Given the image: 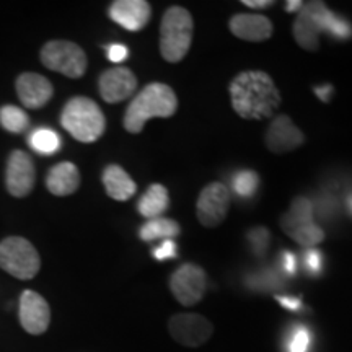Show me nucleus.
I'll use <instances>...</instances> for the list:
<instances>
[{
  "label": "nucleus",
  "mask_w": 352,
  "mask_h": 352,
  "mask_svg": "<svg viewBox=\"0 0 352 352\" xmlns=\"http://www.w3.org/2000/svg\"><path fill=\"white\" fill-rule=\"evenodd\" d=\"M230 100L243 120H266L279 108L280 94L270 74L245 70L230 83Z\"/></svg>",
  "instance_id": "1"
},
{
  "label": "nucleus",
  "mask_w": 352,
  "mask_h": 352,
  "mask_svg": "<svg viewBox=\"0 0 352 352\" xmlns=\"http://www.w3.org/2000/svg\"><path fill=\"white\" fill-rule=\"evenodd\" d=\"M321 32H329L333 36L344 39L352 34L351 25L344 19H340L323 2L303 3L294 21V38L298 46L305 51L318 50V36Z\"/></svg>",
  "instance_id": "2"
},
{
  "label": "nucleus",
  "mask_w": 352,
  "mask_h": 352,
  "mask_svg": "<svg viewBox=\"0 0 352 352\" xmlns=\"http://www.w3.org/2000/svg\"><path fill=\"white\" fill-rule=\"evenodd\" d=\"M178 109V98L173 88L166 83H148L131 101L124 114V127L131 134L142 132L152 118H170Z\"/></svg>",
  "instance_id": "3"
},
{
  "label": "nucleus",
  "mask_w": 352,
  "mask_h": 352,
  "mask_svg": "<svg viewBox=\"0 0 352 352\" xmlns=\"http://www.w3.org/2000/svg\"><path fill=\"white\" fill-rule=\"evenodd\" d=\"M60 124L74 139L83 144L96 142L107 129V120L101 108L87 96H74L65 103Z\"/></svg>",
  "instance_id": "4"
},
{
  "label": "nucleus",
  "mask_w": 352,
  "mask_h": 352,
  "mask_svg": "<svg viewBox=\"0 0 352 352\" xmlns=\"http://www.w3.org/2000/svg\"><path fill=\"white\" fill-rule=\"evenodd\" d=\"M195 33L192 15L184 7H170L160 25V54L166 63H182L189 52Z\"/></svg>",
  "instance_id": "5"
},
{
  "label": "nucleus",
  "mask_w": 352,
  "mask_h": 352,
  "mask_svg": "<svg viewBox=\"0 0 352 352\" xmlns=\"http://www.w3.org/2000/svg\"><path fill=\"white\" fill-rule=\"evenodd\" d=\"M280 228L303 248H314L324 240V232L314 220V204L307 197H296L280 217Z\"/></svg>",
  "instance_id": "6"
},
{
  "label": "nucleus",
  "mask_w": 352,
  "mask_h": 352,
  "mask_svg": "<svg viewBox=\"0 0 352 352\" xmlns=\"http://www.w3.org/2000/svg\"><path fill=\"white\" fill-rule=\"evenodd\" d=\"M0 267L16 279H33L41 267L36 248L21 236L0 241Z\"/></svg>",
  "instance_id": "7"
},
{
  "label": "nucleus",
  "mask_w": 352,
  "mask_h": 352,
  "mask_svg": "<svg viewBox=\"0 0 352 352\" xmlns=\"http://www.w3.org/2000/svg\"><path fill=\"white\" fill-rule=\"evenodd\" d=\"M41 63L47 69L69 78H80L87 70V54L78 44L70 41H50L41 50Z\"/></svg>",
  "instance_id": "8"
},
{
  "label": "nucleus",
  "mask_w": 352,
  "mask_h": 352,
  "mask_svg": "<svg viewBox=\"0 0 352 352\" xmlns=\"http://www.w3.org/2000/svg\"><path fill=\"white\" fill-rule=\"evenodd\" d=\"M208 289V276L197 264H183L170 277V290L182 305L191 307L202 300Z\"/></svg>",
  "instance_id": "9"
},
{
  "label": "nucleus",
  "mask_w": 352,
  "mask_h": 352,
  "mask_svg": "<svg viewBox=\"0 0 352 352\" xmlns=\"http://www.w3.org/2000/svg\"><path fill=\"white\" fill-rule=\"evenodd\" d=\"M230 209V191L223 183H210L201 191L196 202V214L201 226L214 228L223 222Z\"/></svg>",
  "instance_id": "10"
},
{
  "label": "nucleus",
  "mask_w": 352,
  "mask_h": 352,
  "mask_svg": "<svg viewBox=\"0 0 352 352\" xmlns=\"http://www.w3.org/2000/svg\"><path fill=\"white\" fill-rule=\"evenodd\" d=\"M170 336L186 347H197L210 340L214 333L212 323L197 314H178L168 321Z\"/></svg>",
  "instance_id": "11"
},
{
  "label": "nucleus",
  "mask_w": 352,
  "mask_h": 352,
  "mask_svg": "<svg viewBox=\"0 0 352 352\" xmlns=\"http://www.w3.org/2000/svg\"><path fill=\"white\" fill-rule=\"evenodd\" d=\"M36 182V171L28 153L13 151L7 162L6 183L12 196L25 197L33 191Z\"/></svg>",
  "instance_id": "12"
},
{
  "label": "nucleus",
  "mask_w": 352,
  "mask_h": 352,
  "mask_svg": "<svg viewBox=\"0 0 352 352\" xmlns=\"http://www.w3.org/2000/svg\"><path fill=\"white\" fill-rule=\"evenodd\" d=\"M100 95L107 103H120L134 95L138 78L127 67H113L104 70L98 80Z\"/></svg>",
  "instance_id": "13"
},
{
  "label": "nucleus",
  "mask_w": 352,
  "mask_h": 352,
  "mask_svg": "<svg viewBox=\"0 0 352 352\" xmlns=\"http://www.w3.org/2000/svg\"><path fill=\"white\" fill-rule=\"evenodd\" d=\"M264 140H266L267 151L272 153H287L300 147L305 142V135L289 116L280 114L267 127Z\"/></svg>",
  "instance_id": "14"
},
{
  "label": "nucleus",
  "mask_w": 352,
  "mask_h": 352,
  "mask_svg": "<svg viewBox=\"0 0 352 352\" xmlns=\"http://www.w3.org/2000/svg\"><path fill=\"white\" fill-rule=\"evenodd\" d=\"M51 310L47 302L33 292V290H25L20 297V323L26 333L30 334H43L50 327Z\"/></svg>",
  "instance_id": "15"
},
{
  "label": "nucleus",
  "mask_w": 352,
  "mask_h": 352,
  "mask_svg": "<svg viewBox=\"0 0 352 352\" xmlns=\"http://www.w3.org/2000/svg\"><path fill=\"white\" fill-rule=\"evenodd\" d=\"M109 16L129 32H140L151 21L152 7L145 0H116L109 7Z\"/></svg>",
  "instance_id": "16"
},
{
  "label": "nucleus",
  "mask_w": 352,
  "mask_h": 352,
  "mask_svg": "<svg viewBox=\"0 0 352 352\" xmlns=\"http://www.w3.org/2000/svg\"><path fill=\"white\" fill-rule=\"evenodd\" d=\"M16 94L25 108L38 109L43 108L52 98L54 88L46 77L39 74L25 72L16 78Z\"/></svg>",
  "instance_id": "17"
},
{
  "label": "nucleus",
  "mask_w": 352,
  "mask_h": 352,
  "mask_svg": "<svg viewBox=\"0 0 352 352\" xmlns=\"http://www.w3.org/2000/svg\"><path fill=\"white\" fill-rule=\"evenodd\" d=\"M228 28L233 36L245 39V41L261 43L272 36V23L270 19L254 13H239L233 15L228 21Z\"/></svg>",
  "instance_id": "18"
},
{
  "label": "nucleus",
  "mask_w": 352,
  "mask_h": 352,
  "mask_svg": "<svg viewBox=\"0 0 352 352\" xmlns=\"http://www.w3.org/2000/svg\"><path fill=\"white\" fill-rule=\"evenodd\" d=\"M46 186L54 196L74 195L80 186V171L72 162H60L47 173Z\"/></svg>",
  "instance_id": "19"
},
{
  "label": "nucleus",
  "mask_w": 352,
  "mask_h": 352,
  "mask_svg": "<svg viewBox=\"0 0 352 352\" xmlns=\"http://www.w3.org/2000/svg\"><path fill=\"white\" fill-rule=\"evenodd\" d=\"M103 184L107 195L116 201H127L138 191V184L120 165H108L103 171Z\"/></svg>",
  "instance_id": "20"
},
{
  "label": "nucleus",
  "mask_w": 352,
  "mask_h": 352,
  "mask_svg": "<svg viewBox=\"0 0 352 352\" xmlns=\"http://www.w3.org/2000/svg\"><path fill=\"white\" fill-rule=\"evenodd\" d=\"M170 196L164 184H151L139 199L138 209L145 219H157L168 209Z\"/></svg>",
  "instance_id": "21"
},
{
  "label": "nucleus",
  "mask_w": 352,
  "mask_h": 352,
  "mask_svg": "<svg viewBox=\"0 0 352 352\" xmlns=\"http://www.w3.org/2000/svg\"><path fill=\"white\" fill-rule=\"evenodd\" d=\"M179 232H182V227H179L178 222L171 219L157 217L151 219L147 223L140 227V239L144 241H153L158 239L171 240L178 236Z\"/></svg>",
  "instance_id": "22"
},
{
  "label": "nucleus",
  "mask_w": 352,
  "mask_h": 352,
  "mask_svg": "<svg viewBox=\"0 0 352 352\" xmlns=\"http://www.w3.org/2000/svg\"><path fill=\"white\" fill-rule=\"evenodd\" d=\"M0 124L8 132L21 134V132L28 129L30 118L21 108L13 107V104H6V107L0 108Z\"/></svg>",
  "instance_id": "23"
},
{
  "label": "nucleus",
  "mask_w": 352,
  "mask_h": 352,
  "mask_svg": "<svg viewBox=\"0 0 352 352\" xmlns=\"http://www.w3.org/2000/svg\"><path fill=\"white\" fill-rule=\"evenodd\" d=\"M30 145L34 152L41 153V155H52L60 148V138L57 135V132L47 127H41L36 129L30 135L28 139Z\"/></svg>",
  "instance_id": "24"
},
{
  "label": "nucleus",
  "mask_w": 352,
  "mask_h": 352,
  "mask_svg": "<svg viewBox=\"0 0 352 352\" xmlns=\"http://www.w3.org/2000/svg\"><path fill=\"white\" fill-rule=\"evenodd\" d=\"M259 184V176L254 171H240L233 179L235 192L241 197H252L256 192Z\"/></svg>",
  "instance_id": "25"
},
{
  "label": "nucleus",
  "mask_w": 352,
  "mask_h": 352,
  "mask_svg": "<svg viewBox=\"0 0 352 352\" xmlns=\"http://www.w3.org/2000/svg\"><path fill=\"white\" fill-rule=\"evenodd\" d=\"M311 344V334L305 327H296L289 336V352H308Z\"/></svg>",
  "instance_id": "26"
},
{
  "label": "nucleus",
  "mask_w": 352,
  "mask_h": 352,
  "mask_svg": "<svg viewBox=\"0 0 352 352\" xmlns=\"http://www.w3.org/2000/svg\"><path fill=\"white\" fill-rule=\"evenodd\" d=\"M250 243H252L253 252L256 254H263L266 252L267 243H270V232L266 227H258L256 230L250 232Z\"/></svg>",
  "instance_id": "27"
},
{
  "label": "nucleus",
  "mask_w": 352,
  "mask_h": 352,
  "mask_svg": "<svg viewBox=\"0 0 352 352\" xmlns=\"http://www.w3.org/2000/svg\"><path fill=\"white\" fill-rule=\"evenodd\" d=\"M107 54H108V59L111 60L114 64H121L124 63L127 59V56H129V50L124 46V44H111V46L107 50Z\"/></svg>",
  "instance_id": "28"
},
{
  "label": "nucleus",
  "mask_w": 352,
  "mask_h": 352,
  "mask_svg": "<svg viewBox=\"0 0 352 352\" xmlns=\"http://www.w3.org/2000/svg\"><path fill=\"white\" fill-rule=\"evenodd\" d=\"M153 256L157 259H160V261H164V259H170V258H175L176 256V245L173 240H165L164 243H162L158 248H155V252H153Z\"/></svg>",
  "instance_id": "29"
},
{
  "label": "nucleus",
  "mask_w": 352,
  "mask_h": 352,
  "mask_svg": "<svg viewBox=\"0 0 352 352\" xmlns=\"http://www.w3.org/2000/svg\"><path fill=\"white\" fill-rule=\"evenodd\" d=\"M305 266L308 271L318 272L321 270V253L314 248H308L305 253Z\"/></svg>",
  "instance_id": "30"
},
{
  "label": "nucleus",
  "mask_w": 352,
  "mask_h": 352,
  "mask_svg": "<svg viewBox=\"0 0 352 352\" xmlns=\"http://www.w3.org/2000/svg\"><path fill=\"white\" fill-rule=\"evenodd\" d=\"M283 264H284L285 271L290 272V274H294V272H296V267H297L296 256H294V253L285 252L284 256H283Z\"/></svg>",
  "instance_id": "31"
},
{
  "label": "nucleus",
  "mask_w": 352,
  "mask_h": 352,
  "mask_svg": "<svg viewBox=\"0 0 352 352\" xmlns=\"http://www.w3.org/2000/svg\"><path fill=\"white\" fill-rule=\"evenodd\" d=\"M241 3L250 8H270L274 6V0H243Z\"/></svg>",
  "instance_id": "32"
},
{
  "label": "nucleus",
  "mask_w": 352,
  "mask_h": 352,
  "mask_svg": "<svg viewBox=\"0 0 352 352\" xmlns=\"http://www.w3.org/2000/svg\"><path fill=\"white\" fill-rule=\"evenodd\" d=\"M280 305L284 308H289V310H298L300 308V300L298 298H292V297H279Z\"/></svg>",
  "instance_id": "33"
},
{
  "label": "nucleus",
  "mask_w": 352,
  "mask_h": 352,
  "mask_svg": "<svg viewBox=\"0 0 352 352\" xmlns=\"http://www.w3.org/2000/svg\"><path fill=\"white\" fill-rule=\"evenodd\" d=\"M333 87L331 85H323V87H315V94L320 96L323 101L329 100V95H331Z\"/></svg>",
  "instance_id": "34"
},
{
  "label": "nucleus",
  "mask_w": 352,
  "mask_h": 352,
  "mask_svg": "<svg viewBox=\"0 0 352 352\" xmlns=\"http://www.w3.org/2000/svg\"><path fill=\"white\" fill-rule=\"evenodd\" d=\"M303 7L302 0H292V2L285 3V10L287 12H300Z\"/></svg>",
  "instance_id": "35"
},
{
  "label": "nucleus",
  "mask_w": 352,
  "mask_h": 352,
  "mask_svg": "<svg viewBox=\"0 0 352 352\" xmlns=\"http://www.w3.org/2000/svg\"><path fill=\"white\" fill-rule=\"evenodd\" d=\"M351 208H352V201H351Z\"/></svg>",
  "instance_id": "36"
}]
</instances>
